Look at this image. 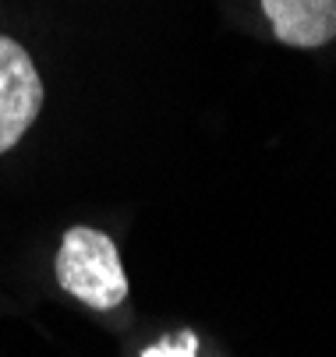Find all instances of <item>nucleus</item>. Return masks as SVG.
<instances>
[{"label":"nucleus","instance_id":"f257e3e1","mask_svg":"<svg viewBox=\"0 0 336 357\" xmlns=\"http://www.w3.org/2000/svg\"><path fill=\"white\" fill-rule=\"evenodd\" d=\"M57 283L96 312H110L128 297V276L114 237L92 227H71L57 251Z\"/></svg>","mask_w":336,"mask_h":357},{"label":"nucleus","instance_id":"f03ea898","mask_svg":"<svg viewBox=\"0 0 336 357\" xmlns=\"http://www.w3.org/2000/svg\"><path fill=\"white\" fill-rule=\"evenodd\" d=\"M43 110V78L25 50L0 36V152L18 145Z\"/></svg>","mask_w":336,"mask_h":357},{"label":"nucleus","instance_id":"7ed1b4c3","mask_svg":"<svg viewBox=\"0 0 336 357\" xmlns=\"http://www.w3.org/2000/svg\"><path fill=\"white\" fill-rule=\"evenodd\" d=\"M262 11L287 46L315 50L336 39V0H262Z\"/></svg>","mask_w":336,"mask_h":357}]
</instances>
